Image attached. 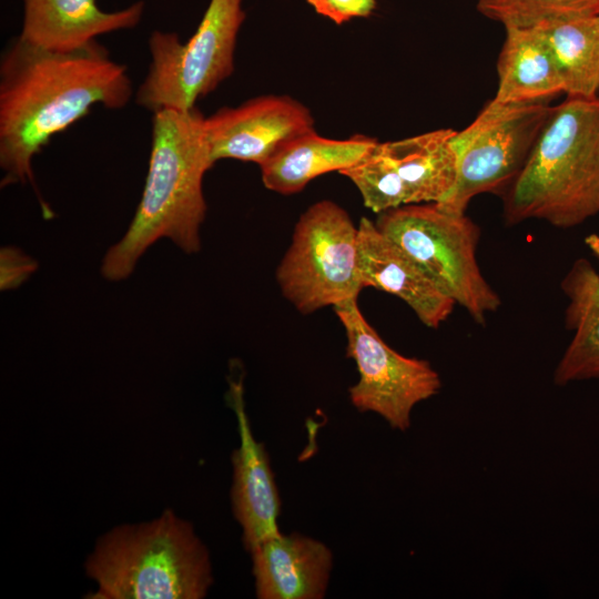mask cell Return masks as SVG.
<instances>
[{"mask_svg": "<svg viewBox=\"0 0 599 599\" xmlns=\"http://www.w3.org/2000/svg\"><path fill=\"white\" fill-rule=\"evenodd\" d=\"M133 93L126 68L95 40L53 52L16 38L0 61V166L3 183L33 184L32 160L91 108L125 106Z\"/></svg>", "mask_w": 599, "mask_h": 599, "instance_id": "6da1fadb", "label": "cell"}, {"mask_svg": "<svg viewBox=\"0 0 599 599\" xmlns=\"http://www.w3.org/2000/svg\"><path fill=\"white\" fill-rule=\"evenodd\" d=\"M213 164L205 118L196 108L154 112L142 197L126 233L102 260L104 278L116 282L130 276L142 254L163 237L189 254L201 248L200 227L206 212L202 182Z\"/></svg>", "mask_w": 599, "mask_h": 599, "instance_id": "7a4b0ae2", "label": "cell"}, {"mask_svg": "<svg viewBox=\"0 0 599 599\" xmlns=\"http://www.w3.org/2000/svg\"><path fill=\"white\" fill-rule=\"evenodd\" d=\"M505 220L559 229L599 213V95L552 106L522 169L507 187Z\"/></svg>", "mask_w": 599, "mask_h": 599, "instance_id": "3957f363", "label": "cell"}, {"mask_svg": "<svg viewBox=\"0 0 599 599\" xmlns=\"http://www.w3.org/2000/svg\"><path fill=\"white\" fill-rule=\"evenodd\" d=\"M84 571L97 586L91 599H202L213 583L206 546L172 509L101 535Z\"/></svg>", "mask_w": 599, "mask_h": 599, "instance_id": "277c9868", "label": "cell"}, {"mask_svg": "<svg viewBox=\"0 0 599 599\" xmlns=\"http://www.w3.org/2000/svg\"><path fill=\"white\" fill-rule=\"evenodd\" d=\"M375 224L476 323L484 324L499 308L501 300L476 258L480 229L465 213L437 203L407 204L379 213Z\"/></svg>", "mask_w": 599, "mask_h": 599, "instance_id": "5b68a950", "label": "cell"}, {"mask_svg": "<svg viewBox=\"0 0 599 599\" xmlns=\"http://www.w3.org/2000/svg\"><path fill=\"white\" fill-rule=\"evenodd\" d=\"M243 0H210L194 34L181 42L174 32L155 30L149 39L151 63L136 103L153 113L190 110L234 70Z\"/></svg>", "mask_w": 599, "mask_h": 599, "instance_id": "8992f818", "label": "cell"}, {"mask_svg": "<svg viewBox=\"0 0 599 599\" xmlns=\"http://www.w3.org/2000/svg\"><path fill=\"white\" fill-rule=\"evenodd\" d=\"M356 227L329 200L300 216L276 278L283 295L303 314L357 298L364 288L357 265Z\"/></svg>", "mask_w": 599, "mask_h": 599, "instance_id": "52a82bcc", "label": "cell"}, {"mask_svg": "<svg viewBox=\"0 0 599 599\" xmlns=\"http://www.w3.org/2000/svg\"><path fill=\"white\" fill-rule=\"evenodd\" d=\"M551 109L548 100L488 101L474 121L453 136L457 179L450 194L437 204L463 214L475 196L508 187L522 169Z\"/></svg>", "mask_w": 599, "mask_h": 599, "instance_id": "ba28073f", "label": "cell"}, {"mask_svg": "<svg viewBox=\"0 0 599 599\" xmlns=\"http://www.w3.org/2000/svg\"><path fill=\"white\" fill-rule=\"evenodd\" d=\"M453 129H438L378 142L362 160L343 170L366 207L379 214L407 204L440 203L457 179Z\"/></svg>", "mask_w": 599, "mask_h": 599, "instance_id": "9c48e42d", "label": "cell"}, {"mask_svg": "<svg viewBox=\"0 0 599 599\" xmlns=\"http://www.w3.org/2000/svg\"><path fill=\"white\" fill-rule=\"evenodd\" d=\"M333 307L346 332L347 356L359 373L349 388L352 404L359 412L378 414L394 429L407 430L413 408L440 390L438 373L429 362L389 347L364 318L357 298Z\"/></svg>", "mask_w": 599, "mask_h": 599, "instance_id": "30bf717a", "label": "cell"}, {"mask_svg": "<svg viewBox=\"0 0 599 599\" xmlns=\"http://www.w3.org/2000/svg\"><path fill=\"white\" fill-rule=\"evenodd\" d=\"M313 129L308 108L288 95H260L205 118L213 163L234 159L261 165L287 141Z\"/></svg>", "mask_w": 599, "mask_h": 599, "instance_id": "8fae6325", "label": "cell"}, {"mask_svg": "<svg viewBox=\"0 0 599 599\" xmlns=\"http://www.w3.org/2000/svg\"><path fill=\"white\" fill-rule=\"evenodd\" d=\"M230 406L237 419L240 444L232 453L231 502L242 528V541L251 552L261 541L280 532L281 499L268 454L251 430L245 410L242 379H230Z\"/></svg>", "mask_w": 599, "mask_h": 599, "instance_id": "7c38bea8", "label": "cell"}, {"mask_svg": "<svg viewBox=\"0 0 599 599\" xmlns=\"http://www.w3.org/2000/svg\"><path fill=\"white\" fill-rule=\"evenodd\" d=\"M357 227V265L364 288L372 286L399 297L423 324L439 327L453 313L455 301L375 222L364 216Z\"/></svg>", "mask_w": 599, "mask_h": 599, "instance_id": "4fadbf2b", "label": "cell"}, {"mask_svg": "<svg viewBox=\"0 0 599 599\" xmlns=\"http://www.w3.org/2000/svg\"><path fill=\"white\" fill-rule=\"evenodd\" d=\"M142 1L118 11H103L97 0H23L21 33L23 42L53 52H72L98 35L139 24Z\"/></svg>", "mask_w": 599, "mask_h": 599, "instance_id": "5bb4252c", "label": "cell"}, {"mask_svg": "<svg viewBox=\"0 0 599 599\" xmlns=\"http://www.w3.org/2000/svg\"><path fill=\"white\" fill-rule=\"evenodd\" d=\"M255 593L260 599H321L325 596L333 555L313 538L281 532L251 552Z\"/></svg>", "mask_w": 599, "mask_h": 599, "instance_id": "9a60e30c", "label": "cell"}, {"mask_svg": "<svg viewBox=\"0 0 599 599\" xmlns=\"http://www.w3.org/2000/svg\"><path fill=\"white\" fill-rule=\"evenodd\" d=\"M378 142L364 134L328 139L309 130L287 141L260 165L263 184L280 194L298 193L313 179L354 165Z\"/></svg>", "mask_w": 599, "mask_h": 599, "instance_id": "2e32d148", "label": "cell"}, {"mask_svg": "<svg viewBox=\"0 0 599 599\" xmlns=\"http://www.w3.org/2000/svg\"><path fill=\"white\" fill-rule=\"evenodd\" d=\"M561 288L569 300L566 327L575 334L555 369L554 382L567 385L599 379V274L588 260L579 258Z\"/></svg>", "mask_w": 599, "mask_h": 599, "instance_id": "e0dca14e", "label": "cell"}, {"mask_svg": "<svg viewBox=\"0 0 599 599\" xmlns=\"http://www.w3.org/2000/svg\"><path fill=\"white\" fill-rule=\"evenodd\" d=\"M505 40L497 60L498 87L494 100L528 103L562 93L551 52L538 27H504Z\"/></svg>", "mask_w": 599, "mask_h": 599, "instance_id": "ac0fdd59", "label": "cell"}, {"mask_svg": "<svg viewBox=\"0 0 599 599\" xmlns=\"http://www.w3.org/2000/svg\"><path fill=\"white\" fill-rule=\"evenodd\" d=\"M551 52L567 97L599 93V14L536 26Z\"/></svg>", "mask_w": 599, "mask_h": 599, "instance_id": "d6986e66", "label": "cell"}, {"mask_svg": "<svg viewBox=\"0 0 599 599\" xmlns=\"http://www.w3.org/2000/svg\"><path fill=\"white\" fill-rule=\"evenodd\" d=\"M476 7L483 16L504 27L529 28L599 14V0H477Z\"/></svg>", "mask_w": 599, "mask_h": 599, "instance_id": "ffe728a7", "label": "cell"}, {"mask_svg": "<svg viewBox=\"0 0 599 599\" xmlns=\"http://www.w3.org/2000/svg\"><path fill=\"white\" fill-rule=\"evenodd\" d=\"M314 11L336 24L367 18L376 9V0H306Z\"/></svg>", "mask_w": 599, "mask_h": 599, "instance_id": "44dd1931", "label": "cell"}, {"mask_svg": "<svg viewBox=\"0 0 599 599\" xmlns=\"http://www.w3.org/2000/svg\"><path fill=\"white\" fill-rule=\"evenodd\" d=\"M38 268V263L16 247L0 251V288L9 291L20 286Z\"/></svg>", "mask_w": 599, "mask_h": 599, "instance_id": "7402d4cb", "label": "cell"}, {"mask_svg": "<svg viewBox=\"0 0 599 599\" xmlns=\"http://www.w3.org/2000/svg\"><path fill=\"white\" fill-rule=\"evenodd\" d=\"M585 243L592 254L599 260V235L590 234L586 236Z\"/></svg>", "mask_w": 599, "mask_h": 599, "instance_id": "603a6c76", "label": "cell"}]
</instances>
